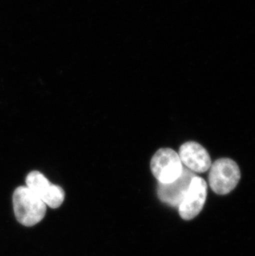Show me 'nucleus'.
Returning a JSON list of instances; mask_svg holds the SVG:
<instances>
[{
	"label": "nucleus",
	"instance_id": "423d86ee",
	"mask_svg": "<svg viewBox=\"0 0 255 256\" xmlns=\"http://www.w3.org/2000/svg\"><path fill=\"white\" fill-rule=\"evenodd\" d=\"M195 174L188 168L183 167L180 176L169 184H160L158 186V195L162 202L172 206H179L185 198Z\"/></svg>",
	"mask_w": 255,
	"mask_h": 256
},
{
	"label": "nucleus",
	"instance_id": "7ed1b4c3",
	"mask_svg": "<svg viewBox=\"0 0 255 256\" xmlns=\"http://www.w3.org/2000/svg\"><path fill=\"white\" fill-rule=\"evenodd\" d=\"M150 168L160 184H169L176 180L183 170L178 154L168 148L156 151L151 160Z\"/></svg>",
	"mask_w": 255,
	"mask_h": 256
},
{
	"label": "nucleus",
	"instance_id": "39448f33",
	"mask_svg": "<svg viewBox=\"0 0 255 256\" xmlns=\"http://www.w3.org/2000/svg\"><path fill=\"white\" fill-rule=\"evenodd\" d=\"M206 196V182L200 176H194L185 198L178 206L180 218L186 220L195 218L202 210Z\"/></svg>",
	"mask_w": 255,
	"mask_h": 256
},
{
	"label": "nucleus",
	"instance_id": "20e7f679",
	"mask_svg": "<svg viewBox=\"0 0 255 256\" xmlns=\"http://www.w3.org/2000/svg\"><path fill=\"white\" fill-rule=\"evenodd\" d=\"M26 185L49 208H59L65 199L64 190L58 185L52 184L40 172H31L26 176Z\"/></svg>",
	"mask_w": 255,
	"mask_h": 256
},
{
	"label": "nucleus",
	"instance_id": "f257e3e1",
	"mask_svg": "<svg viewBox=\"0 0 255 256\" xmlns=\"http://www.w3.org/2000/svg\"><path fill=\"white\" fill-rule=\"evenodd\" d=\"M12 204L18 222L25 226L36 225L46 215V204L26 186H18L15 190Z\"/></svg>",
	"mask_w": 255,
	"mask_h": 256
},
{
	"label": "nucleus",
	"instance_id": "0eeeda50",
	"mask_svg": "<svg viewBox=\"0 0 255 256\" xmlns=\"http://www.w3.org/2000/svg\"><path fill=\"white\" fill-rule=\"evenodd\" d=\"M182 164L190 171L204 172L212 166V160L206 150L198 142H186L179 148Z\"/></svg>",
	"mask_w": 255,
	"mask_h": 256
},
{
	"label": "nucleus",
	"instance_id": "f03ea898",
	"mask_svg": "<svg viewBox=\"0 0 255 256\" xmlns=\"http://www.w3.org/2000/svg\"><path fill=\"white\" fill-rule=\"evenodd\" d=\"M240 179V170L230 158H220L210 166L209 184L213 192L226 195L233 191Z\"/></svg>",
	"mask_w": 255,
	"mask_h": 256
}]
</instances>
